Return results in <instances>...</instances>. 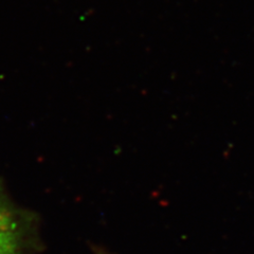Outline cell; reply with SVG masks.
<instances>
[{"mask_svg":"<svg viewBox=\"0 0 254 254\" xmlns=\"http://www.w3.org/2000/svg\"><path fill=\"white\" fill-rule=\"evenodd\" d=\"M25 232L17 212L0 190V254H23Z\"/></svg>","mask_w":254,"mask_h":254,"instance_id":"6da1fadb","label":"cell"},{"mask_svg":"<svg viewBox=\"0 0 254 254\" xmlns=\"http://www.w3.org/2000/svg\"><path fill=\"white\" fill-rule=\"evenodd\" d=\"M101 254H102V253H101ZM103 254H104V253H103Z\"/></svg>","mask_w":254,"mask_h":254,"instance_id":"7a4b0ae2","label":"cell"}]
</instances>
